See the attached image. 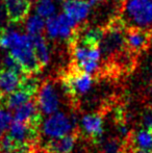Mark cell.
Masks as SVG:
<instances>
[{
	"label": "cell",
	"mask_w": 152,
	"mask_h": 153,
	"mask_svg": "<svg viewBox=\"0 0 152 153\" xmlns=\"http://www.w3.org/2000/svg\"><path fill=\"white\" fill-rule=\"evenodd\" d=\"M122 18L131 28L149 30L152 27V0H125Z\"/></svg>",
	"instance_id": "1"
},
{
	"label": "cell",
	"mask_w": 152,
	"mask_h": 153,
	"mask_svg": "<svg viewBox=\"0 0 152 153\" xmlns=\"http://www.w3.org/2000/svg\"><path fill=\"white\" fill-rule=\"evenodd\" d=\"M10 54L20 64L25 75H33L40 72L41 66L29 34H22L20 41L10 50Z\"/></svg>",
	"instance_id": "2"
},
{
	"label": "cell",
	"mask_w": 152,
	"mask_h": 153,
	"mask_svg": "<svg viewBox=\"0 0 152 153\" xmlns=\"http://www.w3.org/2000/svg\"><path fill=\"white\" fill-rule=\"evenodd\" d=\"M73 57L76 62L77 70L93 74L99 68L101 50L95 46H90L80 42L73 48Z\"/></svg>",
	"instance_id": "3"
},
{
	"label": "cell",
	"mask_w": 152,
	"mask_h": 153,
	"mask_svg": "<svg viewBox=\"0 0 152 153\" xmlns=\"http://www.w3.org/2000/svg\"><path fill=\"white\" fill-rule=\"evenodd\" d=\"M38 88L39 83L37 79L26 77L25 75L21 81L20 87L16 91L3 96L2 103L7 109H17L23 104L31 101V99L37 94Z\"/></svg>",
	"instance_id": "4"
},
{
	"label": "cell",
	"mask_w": 152,
	"mask_h": 153,
	"mask_svg": "<svg viewBox=\"0 0 152 153\" xmlns=\"http://www.w3.org/2000/svg\"><path fill=\"white\" fill-rule=\"evenodd\" d=\"M6 134L20 146H36L40 139V126L13 121Z\"/></svg>",
	"instance_id": "5"
},
{
	"label": "cell",
	"mask_w": 152,
	"mask_h": 153,
	"mask_svg": "<svg viewBox=\"0 0 152 153\" xmlns=\"http://www.w3.org/2000/svg\"><path fill=\"white\" fill-rule=\"evenodd\" d=\"M73 122L64 113H55L45 120L43 124V133L49 139L63 137L73 131Z\"/></svg>",
	"instance_id": "6"
},
{
	"label": "cell",
	"mask_w": 152,
	"mask_h": 153,
	"mask_svg": "<svg viewBox=\"0 0 152 153\" xmlns=\"http://www.w3.org/2000/svg\"><path fill=\"white\" fill-rule=\"evenodd\" d=\"M93 85V78L91 74L76 70L75 72L69 74L64 79V88L65 91L72 96L85 95L90 91Z\"/></svg>",
	"instance_id": "7"
},
{
	"label": "cell",
	"mask_w": 152,
	"mask_h": 153,
	"mask_svg": "<svg viewBox=\"0 0 152 153\" xmlns=\"http://www.w3.org/2000/svg\"><path fill=\"white\" fill-rule=\"evenodd\" d=\"M37 104L41 113L45 115H53L59 108V101L56 90L51 82H45L41 87L38 94Z\"/></svg>",
	"instance_id": "8"
},
{
	"label": "cell",
	"mask_w": 152,
	"mask_h": 153,
	"mask_svg": "<svg viewBox=\"0 0 152 153\" xmlns=\"http://www.w3.org/2000/svg\"><path fill=\"white\" fill-rule=\"evenodd\" d=\"M122 24H114L110 30L104 32L103 39L100 43L101 53L106 55L113 54L123 47L125 44V36L121 30Z\"/></svg>",
	"instance_id": "9"
},
{
	"label": "cell",
	"mask_w": 152,
	"mask_h": 153,
	"mask_svg": "<svg viewBox=\"0 0 152 153\" xmlns=\"http://www.w3.org/2000/svg\"><path fill=\"white\" fill-rule=\"evenodd\" d=\"M92 5L89 0H66L63 4V10L67 16L78 24L87 18Z\"/></svg>",
	"instance_id": "10"
},
{
	"label": "cell",
	"mask_w": 152,
	"mask_h": 153,
	"mask_svg": "<svg viewBox=\"0 0 152 153\" xmlns=\"http://www.w3.org/2000/svg\"><path fill=\"white\" fill-rule=\"evenodd\" d=\"M14 121L40 126L42 123V115L37 102L31 100L18 107L14 114Z\"/></svg>",
	"instance_id": "11"
},
{
	"label": "cell",
	"mask_w": 152,
	"mask_h": 153,
	"mask_svg": "<svg viewBox=\"0 0 152 153\" xmlns=\"http://www.w3.org/2000/svg\"><path fill=\"white\" fill-rule=\"evenodd\" d=\"M4 5H5L8 22L12 24H18L23 22L28 16L31 3L28 0H15L5 3Z\"/></svg>",
	"instance_id": "12"
},
{
	"label": "cell",
	"mask_w": 152,
	"mask_h": 153,
	"mask_svg": "<svg viewBox=\"0 0 152 153\" xmlns=\"http://www.w3.org/2000/svg\"><path fill=\"white\" fill-rule=\"evenodd\" d=\"M25 74L18 73L16 71L1 69L0 70V94L1 96H6L14 91H16L21 85V81L24 78Z\"/></svg>",
	"instance_id": "13"
},
{
	"label": "cell",
	"mask_w": 152,
	"mask_h": 153,
	"mask_svg": "<svg viewBox=\"0 0 152 153\" xmlns=\"http://www.w3.org/2000/svg\"><path fill=\"white\" fill-rule=\"evenodd\" d=\"M75 132L59 139H50L44 145L43 149L46 153H70L73 150L76 142Z\"/></svg>",
	"instance_id": "14"
},
{
	"label": "cell",
	"mask_w": 152,
	"mask_h": 153,
	"mask_svg": "<svg viewBox=\"0 0 152 153\" xmlns=\"http://www.w3.org/2000/svg\"><path fill=\"white\" fill-rule=\"evenodd\" d=\"M149 30L140 28H130L125 34V44L130 50L140 51L147 46L150 39Z\"/></svg>",
	"instance_id": "15"
},
{
	"label": "cell",
	"mask_w": 152,
	"mask_h": 153,
	"mask_svg": "<svg viewBox=\"0 0 152 153\" xmlns=\"http://www.w3.org/2000/svg\"><path fill=\"white\" fill-rule=\"evenodd\" d=\"M125 148L152 152V131L143 129L130 134L127 144H125Z\"/></svg>",
	"instance_id": "16"
},
{
	"label": "cell",
	"mask_w": 152,
	"mask_h": 153,
	"mask_svg": "<svg viewBox=\"0 0 152 153\" xmlns=\"http://www.w3.org/2000/svg\"><path fill=\"white\" fill-rule=\"evenodd\" d=\"M81 126L85 134L92 139H100L103 133V121L100 115H85L81 119Z\"/></svg>",
	"instance_id": "17"
},
{
	"label": "cell",
	"mask_w": 152,
	"mask_h": 153,
	"mask_svg": "<svg viewBox=\"0 0 152 153\" xmlns=\"http://www.w3.org/2000/svg\"><path fill=\"white\" fill-rule=\"evenodd\" d=\"M33 46L35 49L36 55H37L41 66H46L50 61V51H49L48 45H47L46 40L42 34H37V36H30Z\"/></svg>",
	"instance_id": "18"
},
{
	"label": "cell",
	"mask_w": 152,
	"mask_h": 153,
	"mask_svg": "<svg viewBox=\"0 0 152 153\" xmlns=\"http://www.w3.org/2000/svg\"><path fill=\"white\" fill-rule=\"evenodd\" d=\"M57 19L59 24V38L62 40H71L75 32L77 23L65 13L59 15Z\"/></svg>",
	"instance_id": "19"
},
{
	"label": "cell",
	"mask_w": 152,
	"mask_h": 153,
	"mask_svg": "<svg viewBox=\"0 0 152 153\" xmlns=\"http://www.w3.org/2000/svg\"><path fill=\"white\" fill-rule=\"evenodd\" d=\"M45 24H46V20L36 14L29 16L26 19L25 29L29 36H37V34L42 33L43 30H45Z\"/></svg>",
	"instance_id": "20"
},
{
	"label": "cell",
	"mask_w": 152,
	"mask_h": 153,
	"mask_svg": "<svg viewBox=\"0 0 152 153\" xmlns=\"http://www.w3.org/2000/svg\"><path fill=\"white\" fill-rule=\"evenodd\" d=\"M35 8L37 15L45 20L55 16L56 13V5L53 0H37Z\"/></svg>",
	"instance_id": "21"
},
{
	"label": "cell",
	"mask_w": 152,
	"mask_h": 153,
	"mask_svg": "<svg viewBox=\"0 0 152 153\" xmlns=\"http://www.w3.org/2000/svg\"><path fill=\"white\" fill-rule=\"evenodd\" d=\"M103 36L104 31L102 29L94 27V28H90L85 31L81 42L87 45H90V46L98 47V45H100L102 39H103Z\"/></svg>",
	"instance_id": "22"
},
{
	"label": "cell",
	"mask_w": 152,
	"mask_h": 153,
	"mask_svg": "<svg viewBox=\"0 0 152 153\" xmlns=\"http://www.w3.org/2000/svg\"><path fill=\"white\" fill-rule=\"evenodd\" d=\"M45 30L50 39L59 38V24L57 16H53L51 18L47 19L46 24H45Z\"/></svg>",
	"instance_id": "23"
},
{
	"label": "cell",
	"mask_w": 152,
	"mask_h": 153,
	"mask_svg": "<svg viewBox=\"0 0 152 153\" xmlns=\"http://www.w3.org/2000/svg\"><path fill=\"white\" fill-rule=\"evenodd\" d=\"M125 151V144H122L118 140L108 141L103 146L104 153H123Z\"/></svg>",
	"instance_id": "24"
},
{
	"label": "cell",
	"mask_w": 152,
	"mask_h": 153,
	"mask_svg": "<svg viewBox=\"0 0 152 153\" xmlns=\"http://www.w3.org/2000/svg\"><path fill=\"white\" fill-rule=\"evenodd\" d=\"M12 122H13L12 114L4 111V109H1V111H0V137L3 135L10 129Z\"/></svg>",
	"instance_id": "25"
},
{
	"label": "cell",
	"mask_w": 152,
	"mask_h": 153,
	"mask_svg": "<svg viewBox=\"0 0 152 153\" xmlns=\"http://www.w3.org/2000/svg\"><path fill=\"white\" fill-rule=\"evenodd\" d=\"M3 66L4 69H8V70H12V71H16L18 73H22L24 74L22 71V68H21L20 64L12 56V54H6L3 59Z\"/></svg>",
	"instance_id": "26"
},
{
	"label": "cell",
	"mask_w": 152,
	"mask_h": 153,
	"mask_svg": "<svg viewBox=\"0 0 152 153\" xmlns=\"http://www.w3.org/2000/svg\"><path fill=\"white\" fill-rule=\"evenodd\" d=\"M143 124L146 130L152 131V111H149L145 113L143 117Z\"/></svg>",
	"instance_id": "27"
},
{
	"label": "cell",
	"mask_w": 152,
	"mask_h": 153,
	"mask_svg": "<svg viewBox=\"0 0 152 153\" xmlns=\"http://www.w3.org/2000/svg\"><path fill=\"white\" fill-rule=\"evenodd\" d=\"M37 150H36L35 146H25V147H22L18 150H15V151H10V152H1V153H36Z\"/></svg>",
	"instance_id": "28"
},
{
	"label": "cell",
	"mask_w": 152,
	"mask_h": 153,
	"mask_svg": "<svg viewBox=\"0 0 152 153\" xmlns=\"http://www.w3.org/2000/svg\"><path fill=\"white\" fill-rule=\"evenodd\" d=\"M128 152L129 153H152L151 151H145V150H133V149H128Z\"/></svg>",
	"instance_id": "29"
},
{
	"label": "cell",
	"mask_w": 152,
	"mask_h": 153,
	"mask_svg": "<svg viewBox=\"0 0 152 153\" xmlns=\"http://www.w3.org/2000/svg\"><path fill=\"white\" fill-rule=\"evenodd\" d=\"M12 1H15V0H3L4 4H5V3H8V2H12Z\"/></svg>",
	"instance_id": "30"
},
{
	"label": "cell",
	"mask_w": 152,
	"mask_h": 153,
	"mask_svg": "<svg viewBox=\"0 0 152 153\" xmlns=\"http://www.w3.org/2000/svg\"><path fill=\"white\" fill-rule=\"evenodd\" d=\"M29 2H30V3H33V2H35V1H37V0H28Z\"/></svg>",
	"instance_id": "31"
},
{
	"label": "cell",
	"mask_w": 152,
	"mask_h": 153,
	"mask_svg": "<svg viewBox=\"0 0 152 153\" xmlns=\"http://www.w3.org/2000/svg\"><path fill=\"white\" fill-rule=\"evenodd\" d=\"M57 1H63V0H57Z\"/></svg>",
	"instance_id": "32"
},
{
	"label": "cell",
	"mask_w": 152,
	"mask_h": 153,
	"mask_svg": "<svg viewBox=\"0 0 152 153\" xmlns=\"http://www.w3.org/2000/svg\"><path fill=\"white\" fill-rule=\"evenodd\" d=\"M0 111H1V108H0Z\"/></svg>",
	"instance_id": "33"
},
{
	"label": "cell",
	"mask_w": 152,
	"mask_h": 153,
	"mask_svg": "<svg viewBox=\"0 0 152 153\" xmlns=\"http://www.w3.org/2000/svg\"><path fill=\"white\" fill-rule=\"evenodd\" d=\"M98 1H100V0H98Z\"/></svg>",
	"instance_id": "34"
}]
</instances>
